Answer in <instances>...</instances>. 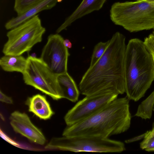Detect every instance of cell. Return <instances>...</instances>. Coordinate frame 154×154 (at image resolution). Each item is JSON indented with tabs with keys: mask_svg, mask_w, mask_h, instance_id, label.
Segmentation results:
<instances>
[{
	"mask_svg": "<svg viewBox=\"0 0 154 154\" xmlns=\"http://www.w3.org/2000/svg\"><path fill=\"white\" fill-rule=\"evenodd\" d=\"M126 46L124 35L119 32L114 33L103 55L82 77L79 85L80 93L88 96L125 92Z\"/></svg>",
	"mask_w": 154,
	"mask_h": 154,
	"instance_id": "cell-1",
	"label": "cell"
},
{
	"mask_svg": "<svg viewBox=\"0 0 154 154\" xmlns=\"http://www.w3.org/2000/svg\"><path fill=\"white\" fill-rule=\"evenodd\" d=\"M129 100L127 97L116 98L88 118L67 126L63 136L107 138L124 132L131 124Z\"/></svg>",
	"mask_w": 154,
	"mask_h": 154,
	"instance_id": "cell-2",
	"label": "cell"
},
{
	"mask_svg": "<svg viewBox=\"0 0 154 154\" xmlns=\"http://www.w3.org/2000/svg\"><path fill=\"white\" fill-rule=\"evenodd\" d=\"M125 92L130 100L143 97L154 80V61L144 42L137 38L126 45L125 59Z\"/></svg>",
	"mask_w": 154,
	"mask_h": 154,
	"instance_id": "cell-3",
	"label": "cell"
},
{
	"mask_svg": "<svg viewBox=\"0 0 154 154\" xmlns=\"http://www.w3.org/2000/svg\"><path fill=\"white\" fill-rule=\"evenodd\" d=\"M110 16L115 24L130 32L154 29V2H115L111 6Z\"/></svg>",
	"mask_w": 154,
	"mask_h": 154,
	"instance_id": "cell-4",
	"label": "cell"
},
{
	"mask_svg": "<svg viewBox=\"0 0 154 154\" xmlns=\"http://www.w3.org/2000/svg\"><path fill=\"white\" fill-rule=\"evenodd\" d=\"M54 137L45 148L74 152H121L125 150L122 142L109 138L91 136Z\"/></svg>",
	"mask_w": 154,
	"mask_h": 154,
	"instance_id": "cell-5",
	"label": "cell"
},
{
	"mask_svg": "<svg viewBox=\"0 0 154 154\" xmlns=\"http://www.w3.org/2000/svg\"><path fill=\"white\" fill-rule=\"evenodd\" d=\"M45 31L39 15H36L7 33L8 40L4 45L3 53L5 55H21L29 51L42 41Z\"/></svg>",
	"mask_w": 154,
	"mask_h": 154,
	"instance_id": "cell-6",
	"label": "cell"
},
{
	"mask_svg": "<svg viewBox=\"0 0 154 154\" xmlns=\"http://www.w3.org/2000/svg\"><path fill=\"white\" fill-rule=\"evenodd\" d=\"M26 67L22 74L24 83L54 100L61 99L59 95L57 76L40 58L29 56Z\"/></svg>",
	"mask_w": 154,
	"mask_h": 154,
	"instance_id": "cell-7",
	"label": "cell"
},
{
	"mask_svg": "<svg viewBox=\"0 0 154 154\" xmlns=\"http://www.w3.org/2000/svg\"><path fill=\"white\" fill-rule=\"evenodd\" d=\"M118 95L108 93L85 96L66 114V124L71 125L88 118L117 98Z\"/></svg>",
	"mask_w": 154,
	"mask_h": 154,
	"instance_id": "cell-8",
	"label": "cell"
},
{
	"mask_svg": "<svg viewBox=\"0 0 154 154\" xmlns=\"http://www.w3.org/2000/svg\"><path fill=\"white\" fill-rule=\"evenodd\" d=\"M64 40L58 33L50 35L40 58L57 75L67 72L68 59L70 54L68 48L63 44Z\"/></svg>",
	"mask_w": 154,
	"mask_h": 154,
	"instance_id": "cell-9",
	"label": "cell"
},
{
	"mask_svg": "<svg viewBox=\"0 0 154 154\" xmlns=\"http://www.w3.org/2000/svg\"><path fill=\"white\" fill-rule=\"evenodd\" d=\"M9 119L10 125L15 132L37 144L43 145L45 143V136L32 123L27 114L14 111L11 114Z\"/></svg>",
	"mask_w": 154,
	"mask_h": 154,
	"instance_id": "cell-10",
	"label": "cell"
},
{
	"mask_svg": "<svg viewBox=\"0 0 154 154\" xmlns=\"http://www.w3.org/2000/svg\"><path fill=\"white\" fill-rule=\"evenodd\" d=\"M106 0H83L81 3L64 22L57 29L58 33L66 29L78 19L95 11L100 10Z\"/></svg>",
	"mask_w": 154,
	"mask_h": 154,
	"instance_id": "cell-11",
	"label": "cell"
},
{
	"mask_svg": "<svg viewBox=\"0 0 154 154\" xmlns=\"http://www.w3.org/2000/svg\"><path fill=\"white\" fill-rule=\"evenodd\" d=\"M26 104L28 107L29 111L40 119H49L54 113L44 95L38 94L29 97Z\"/></svg>",
	"mask_w": 154,
	"mask_h": 154,
	"instance_id": "cell-12",
	"label": "cell"
},
{
	"mask_svg": "<svg viewBox=\"0 0 154 154\" xmlns=\"http://www.w3.org/2000/svg\"><path fill=\"white\" fill-rule=\"evenodd\" d=\"M58 0H43L22 14L13 17L8 21L5 25L7 30L11 29L45 10L51 9L55 6Z\"/></svg>",
	"mask_w": 154,
	"mask_h": 154,
	"instance_id": "cell-13",
	"label": "cell"
},
{
	"mask_svg": "<svg viewBox=\"0 0 154 154\" xmlns=\"http://www.w3.org/2000/svg\"><path fill=\"white\" fill-rule=\"evenodd\" d=\"M59 95L61 98H65L75 102L78 99L80 91L74 80L67 72L57 75Z\"/></svg>",
	"mask_w": 154,
	"mask_h": 154,
	"instance_id": "cell-14",
	"label": "cell"
},
{
	"mask_svg": "<svg viewBox=\"0 0 154 154\" xmlns=\"http://www.w3.org/2000/svg\"><path fill=\"white\" fill-rule=\"evenodd\" d=\"M27 63V59L21 55H5L0 59L1 67L7 72H17L23 74L25 71Z\"/></svg>",
	"mask_w": 154,
	"mask_h": 154,
	"instance_id": "cell-15",
	"label": "cell"
},
{
	"mask_svg": "<svg viewBox=\"0 0 154 154\" xmlns=\"http://www.w3.org/2000/svg\"><path fill=\"white\" fill-rule=\"evenodd\" d=\"M154 105V90L139 105L135 116L145 119H150Z\"/></svg>",
	"mask_w": 154,
	"mask_h": 154,
	"instance_id": "cell-16",
	"label": "cell"
},
{
	"mask_svg": "<svg viewBox=\"0 0 154 154\" xmlns=\"http://www.w3.org/2000/svg\"><path fill=\"white\" fill-rule=\"evenodd\" d=\"M43 0H15L14 9L20 15Z\"/></svg>",
	"mask_w": 154,
	"mask_h": 154,
	"instance_id": "cell-17",
	"label": "cell"
},
{
	"mask_svg": "<svg viewBox=\"0 0 154 154\" xmlns=\"http://www.w3.org/2000/svg\"><path fill=\"white\" fill-rule=\"evenodd\" d=\"M109 42H100L96 45L92 55L90 66H93L100 59L104 53Z\"/></svg>",
	"mask_w": 154,
	"mask_h": 154,
	"instance_id": "cell-18",
	"label": "cell"
},
{
	"mask_svg": "<svg viewBox=\"0 0 154 154\" xmlns=\"http://www.w3.org/2000/svg\"><path fill=\"white\" fill-rule=\"evenodd\" d=\"M140 147L147 151H154V126L151 130L147 131L146 136L140 143Z\"/></svg>",
	"mask_w": 154,
	"mask_h": 154,
	"instance_id": "cell-19",
	"label": "cell"
},
{
	"mask_svg": "<svg viewBox=\"0 0 154 154\" xmlns=\"http://www.w3.org/2000/svg\"><path fill=\"white\" fill-rule=\"evenodd\" d=\"M152 33L145 38L143 41L146 48L152 56H154V29Z\"/></svg>",
	"mask_w": 154,
	"mask_h": 154,
	"instance_id": "cell-20",
	"label": "cell"
},
{
	"mask_svg": "<svg viewBox=\"0 0 154 154\" xmlns=\"http://www.w3.org/2000/svg\"><path fill=\"white\" fill-rule=\"evenodd\" d=\"M0 100L2 102L8 104H12L13 103L12 98L6 95L1 91H0Z\"/></svg>",
	"mask_w": 154,
	"mask_h": 154,
	"instance_id": "cell-21",
	"label": "cell"
},
{
	"mask_svg": "<svg viewBox=\"0 0 154 154\" xmlns=\"http://www.w3.org/2000/svg\"><path fill=\"white\" fill-rule=\"evenodd\" d=\"M147 134V132L142 134L139 135L135 137L131 138L130 139L126 140L125 142L126 143H130L135 142L141 139H144Z\"/></svg>",
	"mask_w": 154,
	"mask_h": 154,
	"instance_id": "cell-22",
	"label": "cell"
},
{
	"mask_svg": "<svg viewBox=\"0 0 154 154\" xmlns=\"http://www.w3.org/2000/svg\"><path fill=\"white\" fill-rule=\"evenodd\" d=\"M1 132L2 134V136L5 139V140H6L7 141H8V142H9L10 143L12 144V145H13L14 146L17 145V146H19V145L17 144L16 142H14V141H13L11 139H10L8 137H7V136H6L5 134L2 132V133L1 131Z\"/></svg>",
	"mask_w": 154,
	"mask_h": 154,
	"instance_id": "cell-23",
	"label": "cell"
},
{
	"mask_svg": "<svg viewBox=\"0 0 154 154\" xmlns=\"http://www.w3.org/2000/svg\"><path fill=\"white\" fill-rule=\"evenodd\" d=\"M63 44L64 45L68 48H70L72 47V44L69 39L64 40Z\"/></svg>",
	"mask_w": 154,
	"mask_h": 154,
	"instance_id": "cell-24",
	"label": "cell"
},
{
	"mask_svg": "<svg viewBox=\"0 0 154 154\" xmlns=\"http://www.w3.org/2000/svg\"><path fill=\"white\" fill-rule=\"evenodd\" d=\"M143 1L150 2H154V0H144Z\"/></svg>",
	"mask_w": 154,
	"mask_h": 154,
	"instance_id": "cell-25",
	"label": "cell"
},
{
	"mask_svg": "<svg viewBox=\"0 0 154 154\" xmlns=\"http://www.w3.org/2000/svg\"><path fill=\"white\" fill-rule=\"evenodd\" d=\"M62 0H58V2H61Z\"/></svg>",
	"mask_w": 154,
	"mask_h": 154,
	"instance_id": "cell-26",
	"label": "cell"
},
{
	"mask_svg": "<svg viewBox=\"0 0 154 154\" xmlns=\"http://www.w3.org/2000/svg\"><path fill=\"white\" fill-rule=\"evenodd\" d=\"M137 0V1H143L144 0Z\"/></svg>",
	"mask_w": 154,
	"mask_h": 154,
	"instance_id": "cell-27",
	"label": "cell"
},
{
	"mask_svg": "<svg viewBox=\"0 0 154 154\" xmlns=\"http://www.w3.org/2000/svg\"><path fill=\"white\" fill-rule=\"evenodd\" d=\"M153 110L154 111V106H153Z\"/></svg>",
	"mask_w": 154,
	"mask_h": 154,
	"instance_id": "cell-28",
	"label": "cell"
},
{
	"mask_svg": "<svg viewBox=\"0 0 154 154\" xmlns=\"http://www.w3.org/2000/svg\"><path fill=\"white\" fill-rule=\"evenodd\" d=\"M152 57H153V60H154V56H152Z\"/></svg>",
	"mask_w": 154,
	"mask_h": 154,
	"instance_id": "cell-29",
	"label": "cell"
}]
</instances>
